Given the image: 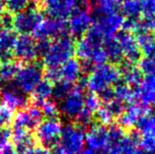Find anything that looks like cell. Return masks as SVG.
I'll list each match as a JSON object with an SVG mask.
<instances>
[{"label":"cell","instance_id":"6da1fadb","mask_svg":"<svg viewBox=\"0 0 155 154\" xmlns=\"http://www.w3.org/2000/svg\"><path fill=\"white\" fill-rule=\"evenodd\" d=\"M121 80L120 69L114 64H103L96 66L87 77V87L91 93L98 94Z\"/></svg>","mask_w":155,"mask_h":154},{"label":"cell","instance_id":"7a4b0ae2","mask_svg":"<svg viewBox=\"0 0 155 154\" xmlns=\"http://www.w3.org/2000/svg\"><path fill=\"white\" fill-rule=\"evenodd\" d=\"M76 52V43L69 35L55 39L47 53L43 57L44 68L61 67L68 60L73 58Z\"/></svg>","mask_w":155,"mask_h":154},{"label":"cell","instance_id":"3957f363","mask_svg":"<svg viewBox=\"0 0 155 154\" xmlns=\"http://www.w3.org/2000/svg\"><path fill=\"white\" fill-rule=\"evenodd\" d=\"M44 66L38 60L23 64L14 78V84L26 94L31 93L40 80L43 79Z\"/></svg>","mask_w":155,"mask_h":154},{"label":"cell","instance_id":"277c9868","mask_svg":"<svg viewBox=\"0 0 155 154\" xmlns=\"http://www.w3.org/2000/svg\"><path fill=\"white\" fill-rule=\"evenodd\" d=\"M43 20V15L38 6H28L25 11L14 16L13 30L21 35L34 34Z\"/></svg>","mask_w":155,"mask_h":154},{"label":"cell","instance_id":"5b68a950","mask_svg":"<svg viewBox=\"0 0 155 154\" xmlns=\"http://www.w3.org/2000/svg\"><path fill=\"white\" fill-rule=\"evenodd\" d=\"M62 125L59 119H45L41 121L35 129V139H38L41 146L51 148L59 143Z\"/></svg>","mask_w":155,"mask_h":154},{"label":"cell","instance_id":"8992f818","mask_svg":"<svg viewBox=\"0 0 155 154\" xmlns=\"http://www.w3.org/2000/svg\"><path fill=\"white\" fill-rule=\"evenodd\" d=\"M43 118L39 106L30 103V105L22 110L17 111L12 122V129H23L31 132L35 129Z\"/></svg>","mask_w":155,"mask_h":154},{"label":"cell","instance_id":"52a82bcc","mask_svg":"<svg viewBox=\"0 0 155 154\" xmlns=\"http://www.w3.org/2000/svg\"><path fill=\"white\" fill-rule=\"evenodd\" d=\"M59 144L67 154H76L84 148V132L76 125L68 124L62 127Z\"/></svg>","mask_w":155,"mask_h":154},{"label":"cell","instance_id":"ba28073f","mask_svg":"<svg viewBox=\"0 0 155 154\" xmlns=\"http://www.w3.org/2000/svg\"><path fill=\"white\" fill-rule=\"evenodd\" d=\"M84 143L96 154H106L109 148L108 129L103 125H94L84 135Z\"/></svg>","mask_w":155,"mask_h":154},{"label":"cell","instance_id":"9c48e42d","mask_svg":"<svg viewBox=\"0 0 155 154\" xmlns=\"http://www.w3.org/2000/svg\"><path fill=\"white\" fill-rule=\"evenodd\" d=\"M83 91L77 87L73 88L72 91L60 101L58 105L59 113H62L67 119L76 120L84 106V95Z\"/></svg>","mask_w":155,"mask_h":154},{"label":"cell","instance_id":"30bf717a","mask_svg":"<svg viewBox=\"0 0 155 154\" xmlns=\"http://www.w3.org/2000/svg\"><path fill=\"white\" fill-rule=\"evenodd\" d=\"M68 23L66 20L58 19H44L40 25L34 32V36L36 38H47V39H57L62 36L68 35Z\"/></svg>","mask_w":155,"mask_h":154},{"label":"cell","instance_id":"8fae6325","mask_svg":"<svg viewBox=\"0 0 155 154\" xmlns=\"http://www.w3.org/2000/svg\"><path fill=\"white\" fill-rule=\"evenodd\" d=\"M13 57L18 63H30L38 60L35 50V39L31 35H20L13 48Z\"/></svg>","mask_w":155,"mask_h":154},{"label":"cell","instance_id":"7c38bea8","mask_svg":"<svg viewBox=\"0 0 155 154\" xmlns=\"http://www.w3.org/2000/svg\"><path fill=\"white\" fill-rule=\"evenodd\" d=\"M2 102L13 111H19L27 108L31 103L30 97L19 90L14 84H7L1 90Z\"/></svg>","mask_w":155,"mask_h":154},{"label":"cell","instance_id":"4fadbf2b","mask_svg":"<svg viewBox=\"0 0 155 154\" xmlns=\"http://www.w3.org/2000/svg\"><path fill=\"white\" fill-rule=\"evenodd\" d=\"M124 20L123 16L118 13L107 16H98L93 25L102 34L104 38H115L123 29Z\"/></svg>","mask_w":155,"mask_h":154},{"label":"cell","instance_id":"5bb4252c","mask_svg":"<svg viewBox=\"0 0 155 154\" xmlns=\"http://www.w3.org/2000/svg\"><path fill=\"white\" fill-rule=\"evenodd\" d=\"M115 38L122 48V51H123V55L124 58H126V61L132 64H134L140 61L141 59L142 53L137 42L136 38H134L132 32L122 31Z\"/></svg>","mask_w":155,"mask_h":154},{"label":"cell","instance_id":"9a60e30c","mask_svg":"<svg viewBox=\"0 0 155 154\" xmlns=\"http://www.w3.org/2000/svg\"><path fill=\"white\" fill-rule=\"evenodd\" d=\"M134 100L145 108L152 105L155 100V76H146L140 86L134 87Z\"/></svg>","mask_w":155,"mask_h":154},{"label":"cell","instance_id":"2e32d148","mask_svg":"<svg viewBox=\"0 0 155 154\" xmlns=\"http://www.w3.org/2000/svg\"><path fill=\"white\" fill-rule=\"evenodd\" d=\"M140 140V135L138 132L132 131L129 135H126L123 139L116 143L110 144L108 154H140L138 143Z\"/></svg>","mask_w":155,"mask_h":154},{"label":"cell","instance_id":"e0dca14e","mask_svg":"<svg viewBox=\"0 0 155 154\" xmlns=\"http://www.w3.org/2000/svg\"><path fill=\"white\" fill-rule=\"evenodd\" d=\"M93 19L87 11H78L71 16L68 31L73 38H81L92 26Z\"/></svg>","mask_w":155,"mask_h":154},{"label":"cell","instance_id":"ac0fdd59","mask_svg":"<svg viewBox=\"0 0 155 154\" xmlns=\"http://www.w3.org/2000/svg\"><path fill=\"white\" fill-rule=\"evenodd\" d=\"M149 113L148 108L142 107L137 103H130L129 106L125 107L124 112L118 118V125L125 129H133L136 126L138 119L144 114Z\"/></svg>","mask_w":155,"mask_h":154},{"label":"cell","instance_id":"d6986e66","mask_svg":"<svg viewBox=\"0 0 155 154\" xmlns=\"http://www.w3.org/2000/svg\"><path fill=\"white\" fill-rule=\"evenodd\" d=\"M12 140L18 154H28L35 147V137L30 132L12 129Z\"/></svg>","mask_w":155,"mask_h":154},{"label":"cell","instance_id":"ffe728a7","mask_svg":"<svg viewBox=\"0 0 155 154\" xmlns=\"http://www.w3.org/2000/svg\"><path fill=\"white\" fill-rule=\"evenodd\" d=\"M17 38V32L14 30L0 31V63L14 59L13 48Z\"/></svg>","mask_w":155,"mask_h":154},{"label":"cell","instance_id":"44dd1931","mask_svg":"<svg viewBox=\"0 0 155 154\" xmlns=\"http://www.w3.org/2000/svg\"><path fill=\"white\" fill-rule=\"evenodd\" d=\"M120 64L121 67L119 69L121 72V78H123V82L129 87H137L140 86L143 74L138 69V67L134 66V64L128 61H123Z\"/></svg>","mask_w":155,"mask_h":154},{"label":"cell","instance_id":"7402d4cb","mask_svg":"<svg viewBox=\"0 0 155 154\" xmlns=\"http://www.w3.org/2000/svg\"><path fill=\"white\" fill-rule=\"evenodd\" d=\"M81 65L78 59L71 58L60 67L61 80L70 84L76 83L81 77Z\"/></svg>","mask_w":155,"mask_h":154},{"label":"cell","instance_id":"603a6c76","mask_svg":"<svg viewBox=\"0 0 155 154\" xmlns=\"http://www.w3.org/2000/svg\"><path fill=\"white\" fill-rule=\"evenodd\" d=\"M52 87L53 84L50 82H48L45 79H42L36 84V87L31 93V103L36 105V106H40L43 102L49 100L52 94Z\"/></svg>","mask_w":155,"mask_h":154},{"label":"cell","instance_id":"cb8c5ba5","mask_svg":"<svg viewBox=\"0 0 155 154\" xmlns=\"http://www.w3.org/2000/svg\"><path fill=\"white\" fill-rule=\"evenodd\" d=\"M103 48L107 55V59L110 60L112 64L116 65L123 62V51H122V48L116 38H105L103 42Z\"/></svg>","mask_w":155,"mask_h":154},{"label":"cell","instance_id":"d4e9b609","mask_svg":"<svg viewBox=\"0 0 155 154\" xmlns=\"http://www.w3.org/2000/svg\"><path fill=\"white\" fill-rule=\"evenodd\" d=\"M121 11L126 20L138 21L142 14V7L138 0H125L121 5Z\"/></svg>","mask_w":155,"mask_h":154},{"label":"cell","instance_id":"484cf974","mask_svg":"<svg viewBox=\"0 0 155 154\" xmlns=\"http://www.w3.org/2000/svg\"><path fill=\"white\" fill-rule=\"evenodd\" d=\"M136 126L140 136H152L155 139V114H144L138 119Z\"/></svg>","mask_w":155,"mask_h":154},{"label":"cell","instance_id":"4316f807","mask_svg":"<svg viewBox=\"0 0 155 154\" xmlns=\"http://www.w3.org/2000/svg\"><path fill=\"white\" fill-rule=\"evenodd\" d=\"M19 68L20 65L14 60L0 63V84H10L14 80Z\"/></svg>","mask_w":155,"mask_h":154},{"label":"cell","instance_id":"83f0119b","mask_svg":"<svg viewBox=\"0 0 155 154\" xmlns=\"http://www.w3.org/2000/svg\"><path fill=\"white\" fill-rule=\"evenodd\" d=\"M115 87L113 88L114 90V98L116 100L120 101L122 103H133L134 100V90L128 84H126L124 82L117 83Z\"/></svg>","mask_w":155,"mask_h":154},{"label":"cell","instance_id":"f1b7e54d","mask_svg":"<svg viewBox=\"0 0 155 154\" xmlns=\"http://www.w3.org/2000/svg\"><path fill=\"white\" fill-rule=\"evenodd\" d=\"M73 88H74V87L72 86V84L65 82V80H59V82L53 84L51 96L54 100L60 102L72 91Z\"/></svg>","mask_w":155,"mask_h":154},{"label":"cell","instance_id":"f546056e","mask_svg":"<svg viewBox=\"0 0 155 154\" xmlns=\"http://www.w3.org/2000/svg\"><path fill=\"white\" fill-rule=\"evenodd\" d=\"M96 11L100 16H107L117 13L118 4L115 0H94Z\"/></svg>","mask_w":155,"mask_h":154},{"label":"cell","instance_id":"4dcf8cb0","mask_svg":"<svg viewBox=\"0 0 155 154\" xmlns=\"http://www.w3.org/2000/svg\"><path fill=\"white\" fill-rule=\"evenodd\" d=\"M31 4L28 0H5L4 1V8L5 11L11 15H17L21 12L25 11Z\"/></svg>","mask_w":155,"mask_h":154},{"label":"cell","instance_id":"1f68e13d","mask_svg":"<svg viewBox=\"0 0 155 154\" xmlns=\"http://www.w3.org/2000/svg\"><path fill=\"white\" fill-rule=\"evenodd\" d=\"M40 110H41L43 118L45 119H58L59 117V109L54 101L47 100L40 105Z\"/></svg>","mask_w":155,"mask_h":154},{"label":"cell","instance_id":"d6a6232c","mask_svg":"<svg viewBox=\"0 0 155 154\" xmlns=\"http://www.w3.org/2000/svg\"><path fill=\"white\" fill-rule=\"evenodd\" d=\"M126 136L125 129L120 127L119 125L111 124L108 129V137H109V145L116 143L121 140Z\"/></svg>","mask_w":155,"mask_h":154},{"label":"cell","instance_id":"836d02e7","mask_svg":"<svg viewBox=\"0 0 155 154\" xmlns=\"http://www.w3.org/2000/svg\"><path fill=\"white\" fill-rule=\"evenodd\" d=\"M101 106V102L98 98V96L94 93H89V94L84 96V108L87 109V111L92 113L93 115L95 114L96 111L98 110Z\"/></svg>","mask_w":155,"mask_h":154},{"label":"cell","instance_id":"e575fe53","mask_svg":"<svg viewBox=\"0 0 155 154\" xmlns=\"http://www.w3.org/2000/svg\"><path fill=\"white\" fill-rule=\"evenodd\" d=\"M92 120H93V114L87 111L85 108H84L83 111L80 113V115L76 118L75 125L81 128V129H84L91 125Z\"/></svg>","mask_w":155,"mask_h":154},{"label":"cell","instance_id":"d590c367","mask_svg":"<svg viewBox=\"0 0 155 154\" xmlns=\"http://www.w3.org/2000/svg\"><path fill=\"white\" fill-rule=\"evenodd\" d=\"M15 111L8 108L5 105L0 106V127H8L13 122Z\"/></svg>","mask_w":155,"mask_h":154},{"label":"cell","instance_id":"8d00e7d4","mask_svg":"<svg viewBox=\"0 0 155 154\" xmlns=\"http://www.w3.org/2000/svg\"><path fill=\"white\" fill-rule=\"evenodd\" d=\"M138 69L146 76H155V60L149 58H141L138 61Z\"/></svg>","mask_w":155,"mask_h":154},{"label":"cell","instance_id":"74e56055","mask_svg":"<svg viewBox=\"0 0 155 154\" xmlns=\"http://www.w3.org/2000/svg\"><path fill=\"white\" fill-rule=\"evenodd\" d=\"M51 45V40L47 38H38L35 39V50L38 57L41 56L44 57V55L47 53Z\"/></svg>","mask_w":155,"mask_h":154},{"label":"cell","instance_id":"f35d334b","mask_svg":"<svg viewBox=\"0 0 155 154\" xmlns=\"http://www.w3.org/2000/svg\"><path fill=\"white\" fill-rule=\"evenodd\" d=\"M14 16L4 10L0 14V31L13 30Z\"/></svg>","mask_w":155,"mask_h":154},{"label":"cell","instance_id":"ab89813d","mask_svg":"<svg viewBox=\"0 0 155 154\" xmlns=\"http://www.w3.org/2000/svg\"><path fill=\"white\" fill-rule=\"evenodd\" d=\"M12 139V129L9 127H0V149L8 143Z\"/></svg>","mask_w":155,"mask_h":154},{"label":"cell","instance_id":"60d3db41","mask_svg":"<svg viewBox=\"0 0 155 154\" xmlns=\"http://www.w3.org/2000/svg\"><path fill=\"white\" fill-rule=\"evenodd\" d=\"M142 14L144 17H155V0H150L141 4Z\"/></svg>","mask_w":155,"mask_h":154},{"label":"cell","instance_id":"b9f144b4","mask_svg":"<svg viewBox=\"0 0 155 154\" xmlns=\"http://www.w3.org/2000/svg\"><path fill=\"white\" fill-rule=\"evenodd\" d=\"M98 96V98L100 100V102L102 103H108L110 101L114 100V90L112 87H108L106 90L100 91L98 94H96Z\"/></svg>","mask_w":155,"mask_h":154},{"label":"cell","instance_id":"7bdbcfd3","mask_svg":"<svg viewBox=\"0 0 155 154\" xmlns=\"http://www.w3.org/2000/svg\"><path fill=\"white\" fill-rule=\"evenodd\" d=\"M141 53H143L146 58L155 60V43L149 45L148 47L144 48V49H142Z\"/></svg>","mask_w":155,"mask_h":154},{"label":"cell","instance_id":"ee69618b","mask_svg":"<svg viewBox=\"0 0 155 154\" xmlns=\"http://www.w3.org/2000/svg\"><path fill=\"white\" fill-rule=\"evenodd\" d=\"M0 154H18L15 146L12 143H8L4 147L0 149Z\"/></svg>","mask_w":155,"mask_h":154},{"label":"cell","instance_id":"f6af8a7d","mask_svg":"<svg viewBox=\"0 0 155 154\" xmlns=\"http://www.w3.org/2000/svg\"><path fill=\"white\" fill-rule=\"evenodd\" d=\"M28 154H50V151L48 148L43 146H35Z\"/></svg>","mask_w":155,"mask_h":154},{"label":"cell","instance_id":"bcb514c9","mask_svg":"<svg viewBox=\"0 0 155 154\" xmlns=\"http://www.w3.org/2000/svg\"><path fill=\"white\" fill-rule=\"evenodd\" d=\"M49 151H50V154H67L66 151H65V149L61 146L59 143L56 144L55 146L51 147Z\"/></svg>","mask_w":155,"mask_h":154},{"label":"cell","instance_id":"7dc6e473","mask_svg":"<svg viewBox=\"0 0 155 154\" xmlns=\"http://www.w3.org/2000/svg\"><path fill=\"white\" fill-rule=\"evenodd\" d=\"M56 1H60V0H38V7H44L45 5L52 2H56Z\"/></svg>","mask_w":155,"mask_h":154},{"label":"cell","instance_id":"c3c4849f","mask_svg":"<svg viewBox=\"0 0 155 154\" xmlns=\"http://www.w3.org/2000/svg\"><path fill=\"white\" fill-rule=\"evenodd\" d=\"M76 154H96L95 152H93L92 150H91V149H88V148H87V149H81V151H79L78 153H76Z\"/></svg>","mask_w":155,"mask_h":154},{"label":"cell","instance_id":"681fc988","mask_svg":"<svg viewBox=\"0 0 155 154\" xmlns=\"http://www.w3.org/2000/svg\"><path fill=\"white\" fill-rule=\"evenodd\" d=\"M4 11V0H0V14Z\"/></svg>","mask_w":155,"mask_h":154},{"label":"cell","instance_id":"f907efd6","mask_svg":"<svg viewBox=\"0 0 155 154\" xmlns=\"http://www.w3.org/2000/svg\"><path fill=\"white\" fill-rule=\"evenodd\" d=\"M30 4H32V5H36L38 6V0H28Z\"/></svg>","mask_w":155,"mask_h":154},{"label":"cell","instance_id":"816d5d0a","mask_svg":"<svg viewBox=\"0 0 155 154\" xmlns=\"http://www.w3.org/2000/svg\"><path fill=\"white\" fill-rule=\"evenodd\" d=\"M1 103H2V92L1 90H0V106H1Z\"/></svg>","mask_w":155,"mask_h":154},{"label":"cell","instance_id":"f5cc1de1","mask_svg":"<svg viewBox=\"0 0 155 154\" xmlns=\"http://www.w3.org/2000/svg\"><path fill=\"white\" fill-rule=\"evenodd\" d=\"M125 1V0H115V2L117 3V4H119V3H123Z\"/></svg>","mask_w":155,"mask_h":154},{"label":"cell","instance_id":"db71d44e","mask_svg":"<svg viewBox=\"0 0 155 154\" xmlns=\"http://www.w3.org/2000/svg\"><path fill=\"white\" fill-rule=\"evenodd\" d=\"M138 1L140 2V4H142V3H145V2H147V1H150V0H138Z\"/></svg>","mask_w":155,"mask_h":154},{"label":"cell","instance_id":"11a10c76","mask_svg":"<svg viewBox=\"0 0 155 154\" xmlns=\"http://www.w3.org/2000/svg\"><path fill=\"white\" fill-rule=\"evenodd\" d=\"M148 154H155V149H154V150H153V151H151V152H149Z\"/></svg>","mask_w":155,"mask_h":154},{"label":"cell","instance_id":"9f6ffc18","mask_svg":"<svg viewBox=\"0 0 155 154\" xmlns=\"http://www.w3.org/2000/svg\"><path fill=\"white\" fill-rule=\"evenodd\" d=\"M152 106H153V108L155 109V100H154V102L152 103Z\"/></svg>","mask_w":155,"mask_h":154},{"label":"cell","instance_id":"6f0895ef","mask_svg":"<svg viewBox=\"0 0 155 154\" xmlns=\"http://www.w3.org/2000/svg\"><path fill=\"white\" fill-rule=\"evenodd\" d=\"M140 154H145V153H144V152H142V151H141V152H140Z\"/></svg>","mask_w":155,"mask_h":154}]
</instances>
